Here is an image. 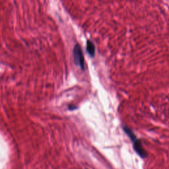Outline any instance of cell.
Wrapping results in <instances>:
<instances>
[{
    "mask_svg": "<svg viewBox=\"0 0 169 169\" xmlns=\"http://www.w3.org/2000/svg\"><path fill=\"white\" fill-rule=\"evenodd\" d=\"M87 51L91 57H93L95 54V46L93 42L90 40H88L87 42Z\"/></svg>",
    "mask_w": 169,
    "mask_h": 169,
    "instance_id": "3957f363",
    "label": "cell"
},
{
    "mask_svg": "<svg viewBox=\"0 0 169 169\" xmlns=\"http://www.w3.org/2000/svg\"><path fill=\"white\" fill-rule=\"evenodd\" d=\"M73 60L75 64L81 68V70H84V60L83 51L79 44H76L73 48Z\"/></svg>",
    "mask_w": 169,
    "mask_h": 169,
    "instance_id": "7a4b0ae2",
    "label": "cell"
},
{
    "mask_svg": "<svg viewBox=\"0 0 169 169\" xmlns=\"http://www.w3.org/2000/svg\"><path fill=\"white\" fill-rule=\"evenodd\" d=\"M123 129H124V131L126 132V134L129 136L131 141L133 142V147H134V149L135 151V152L141 158L147 157V152L144 149V147H143L141 141L137 138V137L135 135V134L134 133V131L127 126H124Z\"/></svg>",
    "mask_w": 169,
    "mask_h": 169,
    "instance_id": "6da1fadb",
    "label": "cell"
}]
</instances>
